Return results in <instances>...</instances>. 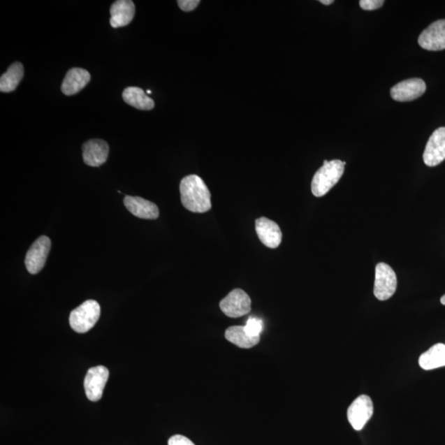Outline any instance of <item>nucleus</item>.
I'll return each instance as SVG.
<instances>
[{"label":"nucleus","instance_id":"4468645a","mask_svg":"<svg viewBox=\"0 0 445 445\" xmlns=\"http://www.w3.org/2000/svg\"><path fill=\"white\" fill-rule=\"evenodd\" d=\"M124 204L136 217L145 219H156L159 217L158 206L141 197L127 196L124 199Z\"/></svg>","mask_w":445,"mask_h":445},{"label":"nucleus","instance_id":"393cba45","mask_svg":"<svg viewBox=\"0 0 445 445\" xmlns=\"http://www.w3.org/2000/svg\"><path fill=\"white\" fill-rule=\"evenodd\" d=\"M320 3L324 4V6H330L334 3L333 0H321Z\"/></svg>","mask_w":445,"mask_h":445},{"label":"nucleus","instance_id":"f03ea898","mask_svg":"<svg viewBox=\"0 0 445 445\" xmlns=\"http://www.w3.org/2000/svg\"><path fill=\"white\" fill-rule=\"evenodd\" d=\"M346 162L335 159L332 161L325 160L312 181L311 189L316 197H322L328 194L342 178L345 170Z\"/></svg>","mask_w":445,"mask_h":445},{"label":"nucleus","instance_id":"2eb2a0df","mask_svg":"<svg viewBox=\"0 0 445 445\" xmlns=\"http://www.w3.org/2000/svg\"><path fill=\"white\" fill-rule=\"evenodd\" d=\"M110 24L114 29L130 24L135 17L136 6L131 0H118L114 2L111 10Z\"/></svg>","mask_w":445,"mask_h":445},{"label":"nucleus","instance_id":"0eeeda50","mask_svg":"<svg viewBox=\"0 0 445 445\" xmlns=\"http://www.w3.org/2000/svg\"><path fill=\"white\" fill-rule=\"evenodd\" d=\"M52 246V242L47 236H41L36 240L27 251L25 265L31 275L38 274L44 268Z\"/></svg>","mask_w":445,"mask_h":445},{"label":"nucleus","instance_id":"9d476101","mask_svg":"<svg viewBox=\"0 0 445 445\" xmlns=\"http://www.w3.org/2000/svg\"><path fill=\"white\" fill-rule=\"evenodd\" d=\"M426 89L425 82L423 80L414 78L398 82L393 87L390 94L393 100L397 102H410L423 95Z\"/></svg>","mask_w":445,"mask_h":445},{"label":"nucleus","instance_id":"5701e85b","mask_svg":"<svg viewBox=\"0 0 445 445\" xmlns=\"http://www.w3.org/2000/svg\"><path fill=\"white\" fill-rule=\"evenodd\" d=\"M200 0H178L179 8L184 12H191L199 6Z\"/></svg>","mask_w":445,"mask_h":445},{"label":"nucleus","instance_id":"412c9836","mask_svg":"<svg viewBox=\"0 0 445 445\" xmlns=\"http://www.w3.org/2000/svg\"><path fill=\"white\" fill-rule=\"evenodd\" d=\"M245 328L247 331L254 335V336L261 337V333L263 331V320L256 318V316H251V318L247 320Z\"/></svg>","mask_w":445,"mask_h":445},{"label":"nucleus","instance_id":"1a4fd4ad","mask_svg":"<svg viewBox=\"0 0 445 445\" xmlns=\"http://www.w3.org/2000/svg\"><path fill=\"white\" fill-rule=\"evenodd\" d=\"M423 160L429 167H435L445 160V127H440L431 135L426 144Z\"/></svg>","mask_w":445,"mask_h":445},{"label":"nucleus","instance_id":"a211bd4d","mask_svg":"<svg viewBox=\"0 0 445 445\" xmlns=\"http://www.w3.org/2000/svg\"><path fill=\"white\" fill-rule=\"evenodd\" d=\"M419 365L425 370H432L445 366V344L437 343L419 358Z\"/></svg>","mask_w":445,"mask_h":445},{"label":"nucleus","instance_id":"b1692460","mask_svg":"<svg viewBox=\"0 0 445 445\" xmlns=\"http://www.w3.org/2000/svg\"><path fill=\"white\" fill-rule=\"evenodd\" d=\"M168 445H195L191 439L181 435H173L168 439Z\"/></svg>","mask_w":445,"mask_h":445},{"label":"nucleus","instance_id":"aec40b11","mask_svg":"<svg viewBox=\"0 0 445 445\" xmlns=\"http://www.w3.org/2000/svg\"><path fill=\"white\" fill-rule=\"evenodd\" d=\"M24 71L20 62L13 63L0 79V91L2 93H10L17 89L24 78Z\"/></svg>","mask_w":445,"mask_h":445},{"label":"nucleus","instance_id":"7ed1b4c3","mask_svg":"<svg viewBox=\"0 0 445 445\" xmlns=\"http://www.w3.org/2000/svg\"><path fill=\"white\" fill-rule=\"evenodd\" d=\"M100 314L99 302L95 300H87L71 312V327L78 333L89 332L98 323Z\"/></svg>","mask_w":445,"mask_h":445},{"label":"nucleus","instance_id":"6ab92c4d","mask_svg":"<svg viewBox=\"0 0 445 445\" xmlns=\"http://www.w3.org/2000/svg\"><path fill=\"white\" fill-rule=\"evenodd\" d=\"M122 97L127 104L142 111H149L154 108V101L137 87H129L124 90Z\"/></svg>","mask_w":445,"mask_h":445},{"label":"nucleus","instance_id":"423d86ee","mask_svg":"<svg viewBox=\"0 0 445 445\" xmlns=\"http://www.w3.org/2000/svg\"><path fill=\"white\" fill-rule=\"evenodd\" d=\"M374 413L372 399L367 395H360L353 402L347 410V419L356 430L365 428Z\"/></svg>","mask_w":445,"mask_h":445},{"label":"nucleus","instance_id":"ddd939ff","mask_svg":"<svg viewBox=\"0 0 445 445\" xmlns=\"http://www.w3.org/2000/svg\"><path fill=\"white\" fill-rule=\"evenodd\" d=\"M108 154L109 146L103 140H90L82 145V158L89 166L99 167L104 164L108 160Z\"/></svg>","mask_w":445,"mask_h":445},{"label":"nucleus","instance_id":"20e7f679","mask_svg":"<svg viewBox=\"0 0 445 445\" xmlns=\"http://www.w3.org/2000/svg\"><path fill=\"white\" fill-rule=\"evenodd\" d=\"M397 279L390 265L381 263L376 265L374 295L380 301L388 300L396 292Z\"/></svg>","mask_w":445,"mask_h":445},{"label":"nucleus","instance_id":"f257e3e1","mask_svg":"<svg viewBox=\"0 0 445 445\" xmlns=\"http://www.w3.org/2000/svg\"><path fill=\"white\" fill-rule=\"evenodd\" d=\"M180 194L183 206L191 212L205 213L211 209L209 188L199 176L189 175L183 178Z\"/></svg>","mask_w":445,"mask_h":445},{"label":"nucleus","instance_id":"f8f14e48","mask_svg":"<svg viewBox=\"0 0 445 445\" xmlns=\"http://www.w3.org/2000/svg\"><path fill=\"white\" fill-rule=\"evenodd\" d=\"M256 231L261 242L269 249H277L281 245L282 233L272 220L261 217L256 220Z\"/></svg>","mask_w":445,"mask_h":445},{"label":"nucleus","instance_id":"dca6fc26","mask_svg":"<svg viewBox=\"0 0 445 445\" xmlns=\"http://www.w3.org/2000/svg\"><path fill=\"white\" fill-rule=\"evenodd\" d=\"M91 80L90 73L81 68H73L66 73L63 80L61 91L66 96L75 95L89 84Z\"/></svg>","mask_w":445,"mask_h":445},{"label":"nucleus","instance_id":"f3484780","mask_svg":"<svg viewBox=\"0 0 445 445\" xmlns=\"http://www.w3.org/2000/svg\"><path fill=\"white\" fill-rule=\"evenodd\" d=\"M226 337L229 342L245 349L258 345L261 339V337L254 336L247 331L245 326H233L228 328L226 332Z\"/></svg>","mask_w":445,"mask_h":445},{"label":"nucleus","instance_id":"a878e982","mask_svg":"<svg viewBox=\"0 0 445 445\" xmlns=\"http://www.w3.org/2000/svg\"><path fill=\"white\" fill-rule=\"evenodd\" d=\"M440 302H442L443 305H445V295L440 299Z\"/></svg>","mask_w":445,"mask_h":445},{"label":"nucleus","instance_id":"39448f33","mask_svg":"<svg viewBox=\"0 0 445 445\" xmlns=\"http://www.w3.org/2000/svg\"><path fill=\"white\" fill-rule=\"evenodd\" d=\"M251 300L245 291L235 289L220 302V309L229 318H240L251 312Z\"/></svg>","mask_w":445,"mask_h":445},{"label":"nucleus","instance_id":"4be33fe9","mask_svg":"<svg viewBox=\"0 0 445 445\" xmlns=\"http://www.w3.org/2000/svg\"><path fill=\"white\" fill-rule=\"evenodd\" d=\"M384 0H360V6L364 10L372 11L384 6Z\"/></svg>","mask_w":445,"mask_h":445},{"label":"nucleus","instance_id":"9b49d317","mask_svg":"<svg viewBox=\"0 0 445 445\" xmlns=\"http://www.w3.org/2000/svg\"><path fill=\"white\" fill-rule=\"evenodd\" d=\"M420 47L431 52L445 49V20L433 22L419 36Z\"/></svg>","mask_w":445,"mask_h":445},{"label":"nucleus","instance_id":"6e6552de","mask_svg":"<svg viewBox=\"0 0 445 445\" xmlns=\"http://www.w3.org/2000/svg\"><path fill=\"white\" fill-rule=\"evenodd\" d=\"M109 378V371L104 366L93 367L85 379L86 396L91 402H98L103 397L104 388Z\"/></svg>","mask_w":445,"mask_h":445},{"label":"nucleus","instance_id":"bb28decb","mask_svg":"<svg viewBox=\"0 0 445 445\" xmlns=\"http://www.w3.org/2000/svg\"><path fill=\"white\" fill-rule=\"evenodd\" d=\"M147 94H152V92H151L150 90H148V91H147Z\"/></svg>","mask_w":445,"mask_h":445}]
</instances>
